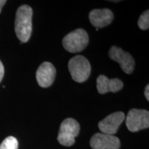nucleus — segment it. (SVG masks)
<instances>
[{
    "instance_id": "f257e3e1",
    "label": "nucleus",
    "mask_w": 149,
    "mask_h": 149,
    "mask_svg": "<svg viewBox=\"0 0 149 149\" xmlns=\"http://www.w3.org/2000/svg\"><path fill=\"white\" fill-rule=\"evenodd\" d=\"M33 9L28 5H22L16 13L15 30L17 38L21 43L29 40L32 33Z\"/></svg>"
},
{
    "instance_id": "f03ea898",
    "label": "nucleus",
    "mask_w": 149,
    "mask_h": 149,
    "mask_svg": "<svg viewBox=\"0 0 149 149\" xmlns=\"http://www.w3.org/2000/svg\"><path fill=\"white\" fill-rule=\"evenodd\" d=\"M88 42L89 37L86 31L78 29L66 35L63 39L62 44L67 51L74 53L84 50Z\"/></svg>"
},
{
    "instance_id": "7ed1b4c3",
    "label": "nucleus",
    "mask_w": 149,
    "mask_h": 149,
    "mask_svg": "<svg viewBox=\"0 0 149 149\" xmlns=\"http://www.w3.org/2000/svg\"><path fill=\"white\" fill-rule=\"evenodd\" d=\"M68 70L74 81L84 82L90 77L91 66L89 61L82 55H77L68 61Z\"/></svg>"
},
{
    "instance_id": "20e7f679",
    "label": "nucleus",
    "mask_w": 149,
    "mask_h": 149,
    "mask_svg": "<svg viewBox=\"0 0 149 149\" xmlns=\"http://www.w3.org/2000/svg\"><path fill=\"white\" fill-rule=\"evenodd\" d=\"M80 126L77 121L72 118H67L61 122L57 140L64 146H71L75 142V137L79 133Z\"/></svg>"
},
{
    "instance_id": "39448f33",
    "label": "nucleus",
    "mask_w": 149,
    "mask_h": 149,
    "mask_svg": "<svg viewBox=\"0 0 149 149\" xmlns=\"http://www.w3.org/2000/svg\"><path fill=\"white\" fill-rule=\"evenodd\" d=\"M126 124L130 132H137L148 128L149 127V112L144 109L130 110L126 119Z\"/></svg>"
},
{
    "instance_id": "423d86ee",
    "label": "nucleus",
    "mask_w": 149,
    "mask_h": 149,
    "mask_svg": "<svg viewBox=\"0 0 149 149\" xmlns=\"http://www.w3.org/2000/svg\"><path fill=\"white\" fill-rule=\"evenodd\" d=\"M109 57L112 60L119 63L123 71L126 74L133 72L135 68V60L131 55L128 52L117 46H112L109 53Z\"/></svg>"
},
{
    "instance_id": "0eeeda50",
    "label": "nucleus",
    "mask_w": 149,
    "mask_h": 149,
    "mask_svg": "<svg viewBox=\"0 0 149 149\" xmlns=\"http://www.w3.org/2000/svg\"><path fill=\"white\" fill-rule=\"evenodd\" d=\"M90 145L93 149H120L121 146L118 137L102 133L93 135Z\"/></svg>"
},
{
    "instance_id": "6e6552de",
    "label": "nucleus",
    "mask_w": 149,
    "mask_h": 149,
    "mask_svg": "<svg viewBox=\"0 0 149 149\" xmlns=\"http://www.w3.org/2000/svg\"><path fill=\"white\" fill-rule=\"evenodd\" d=\"M124 119L125 115L123 112H115L99 122L98 127L102 133L113 135L117 133Z\"/></svg>"
},
{
    "instance_id": "1a4fd4ad",
    "label": "nucleus",
    "mask_w": 149,
    "mask_h": 149,
    "mask_svg": "<svg viewBox=\"0 0 149 149\" xmlns=\"http://www.w3.org/2000/svg\"><path fill=\"white\" fill-rule=\"evenodd\" d=\"M56 76V69L51 63H42L36 72V79L40 86L48 88L54 82Z\"/></svg>"
},
{
    "instance_id": "9d476101",
    "label": "nucleus",
    "mask_w": 149,
    "mask_h": 149,
    "mask_svg": "<svg viewBox=\"0 0 149 149\" xmlns=\"http://www.w3.org/2000/svg\"><path fill=\"white\" fill-rule=\"evenodd\" d=\"M114 15L108 8L94 9L89 14V20L91 24L97 29L107 26L113 22Z\"/></svg>"
},
{
    "instance_id": "9b49d317",
    "label": "nucleus",
    "mask_w": 149,
    "mask_h": 149,
    "mask_svg": "<svg viewBox=\"0 0 149 149\" xmlns=\"http://www.w3.org/2000/svg\"><path fill=\"white\" fill-rule=\"evenodd\" d=\"M123 86L122 81L117 78L109 79L107 76L101 74L97 79V88L100 94L118 92L123 88Z\"/></svg>"
},
{
    "instance_id": "f8f14e48",
    "label": "nucleus",
    "mask_w": 149,
    "mask_h": 149,
    "mask_svg": "<svg viewBox=\"0 0 149 149\" xmlns=\"http://www.w3.org/2000/svg\"><path fill=\"white\" fill-rule=\"evenodd\" d=\"M0 149H18L17 139L13 136H9L1 142Z\"/></svg>"
},
{
    "instance_id": "ddd939ff",
    "label": "nucleus",
    "mask_w": 149,
    "mask_h": 149,
    "mask_svg": "<svg viewBox=\"0 0 149 149\" xmlns=\"http://www.w3.org/2000/svg\"><path fill=\"white\" fill-rule=\"evenodd\" d=\"M138 26L141 30H147L149 28V10L144 11L138 19Z\"/></svg>"
},
{
    "instance_id": "4468645a",
    "label": "nucleus",
    "mask_w": 149,
    "mask_h": 149,
    "mask_svg": "<svg viewBox=\"0 0 149 149\" xmlns=\"http://www.w3.org/2000/svg\"><path fill=\"white\" fill-rule=\"evenodd\" d=\"M3 74H4V67H3L2 62L0 60V82L3 79Z\"/></svg>"
},
{
    "instance_id": "2eb2a0df",
    "label": "nucleus",
    "mask_w": 149,
    "mask_h": 149,
    "mask_svg": "<svg viewBox=\"0 0 149 149\" xmlns=\"http://www.w3.org/2000/svg\"><path fill=\"white\" fill-rule=\"evenodd\" d=\"M149 85L147 84L144 91V95L146 97V99L148 101H149Z\"/></svg>"
},
{
    "instance_id": "dca6fc26",
    "label": "nucleus",
    "mask_w": 149,
    "mask_h": 149,
    "mask_svg": "<svg viewBox=\"0 0 149 149\" xmlns=\"http://www.w3.org/2000/svg\"><path fill=\"white\" fill-rule=\"evenodd\" d=\"M6 3V0H0V13H1V12L2 7L4 6Z\"/></svg>"
}]
</instances>
